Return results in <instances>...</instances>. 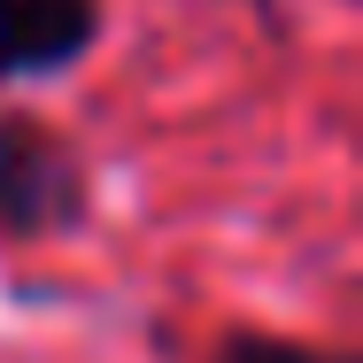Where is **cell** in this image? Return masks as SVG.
<instances>
[{
	"label": "cell",
	"instance_id": "6da1fadb",
	"mask_svg": "<svg viewBox=\"0 0 363 363\" xmlns=\"http://www.w3.org/2000/svg\"><path fill=\"white\" fill-rule=\"evenodd\" d=\"M93 217V170L39 108H0V247H47Z\"/></svg>",
	"mask_w": 363,
	"mask_h": 363
},
{
	"label": "cell",
	"instance_id": "7a4b0ae2",
	"mask_svg": "<svg viewBox=\"0 0 363 363\" xmlns=\"http://www.w3.org/2000/svg\"><path fill=\"white\" fill-rule=\"evenodd\" d=\"M108 39V0H0V101L77 77Z\"/></svg>",
	"mask_w": 363,
	"mask_h": 363
},
{
	"label": "cell",
	"instance_id": "3957f363",
	"mask_svg": "<svg viewBox=\"0 0 363 363\" xmlns=\"http://www.w3.org/2000/svg\"><path fill=\"white\" fill-rule=\"evenodd\" d=\"M209 363H356L348 348H325V340H301V333H271V325H240L224 333Z\"/></svg>",
	"mask_w": 363,
	"mask_h": 363
}]
</instances>
